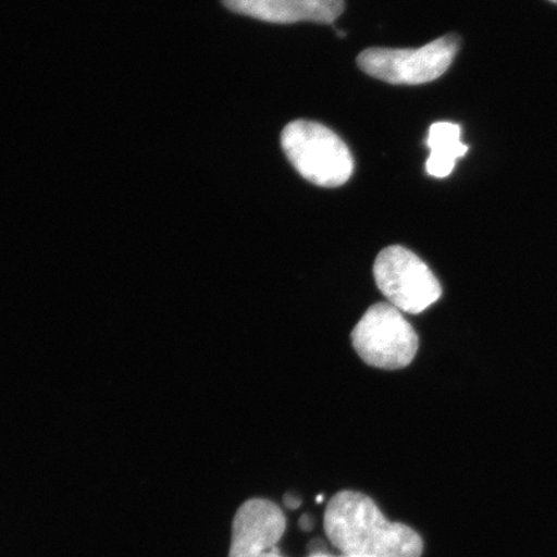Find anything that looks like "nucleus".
Here are the masks:
<instances>
[{"label":"nucleus","mask_w":557,"mask_h":557,"mask_svg":"<svg viewBox=\"0 0 557 557\" xmlns=\"http://www.w3.org/2000/svg\"><path fill=\"white\" fill-rule=\"evenodd\" d=\"M324 531L341 554L357 557H421L423 541L412 528L388 521L372 498L343 491L324 513Z\"/></svg>","instance_id":"f257e3e1"},{"label":"nucleus","mask_w":557,"mask_h":557,"mask_svg":"<svg viewBox=\"0 0 557 557\" xmlns=\"http://www.w3.org/2000/svg\"><path fill=\"white\" fill-rule=\"evenodd\" d=\"M282 148L296 171L313 185L338 187L352 176L350 149L323 124L290 122L282 132Z\"/></svg>","instance_id":"f03ea898"},{"label":"nucleus","mask_w":557,"mask_h":557,"mask_svg":"<svg viewBox=\"0 0 557 557\" xmlns=\"http://www.w3.org/2000/svg\"><path fill=\"white\" fill-rule=\"evenodd\" d=\"M351 339L368 366L388 371L412 363L418 350L413 326L392 304L371 306L355 326Z\"/></svg>","instance_id":"7ed1b4c3"},{"label":"nucleus","mask_w":557,"mask_h":557,"mask_svg":"<svg viewBox=\"0 0 557 557\" xmlns=\"http://www.w3.org/2000/svg\"><path fill=\"white\" fill-rule=\"evenodd\" d=\"M458 50L459 39L450 34L417 50L369 48L358 55V65L366 74L392 85H424L447 73Z\"/></svg>","instance_id":"20e7f679"},{"label":"nucleus","mask_w":557,"mask_h":557,"mask_svg":"<svg viewBox=\"0 0 557 557\" xmlns=\"http://www.w3.org/2000/svg\"><path fill=\"white\" fill-rule=\"evenodd\" d=\"M373 274L381 294L403 312L421 313L443 294L441 283L428 264L400 246L381 250Z\"/></svg>","instance_id":"39448f33"},{"label":"nucleus","mask_w":557,"mask_h":557,"mask_svg":"<svg viewBox=\"0 0 557 557\" xmlns=\"http://www.w3.org/2000/svg\"><path fill=\"white\" fill-rule=\"evenodd\" d=\"M287 528L282 508L269 499L244 503L233 521L228 557H285L277 548Z\"/></svg>","instance_id":"423d86ee"},{"label":"nucleus","mask_w":557,"mask_h":557,"mask_svg":"<svg viewBox=\"0 0 557 557\" xmlns=\"http://www.w3.org/2000/svg\"><path fill=\"white\" fill-rule=\"evenodd\" d=\"M227 10L273 24L302 21L332 24L343 15L344 0H222Z\"/></svg>","instance_id":"0eeeda50"},{"label":"nucleus","mask_w":557,"mask_h":557,"mask_svg":"<svg viewBox=\"0 0 557 557\" xmlns=\"http://www.w3.org/2000/svg\"><path fill=\"white\" fill-rule=\"evenodd\" d=\"M431 154L426 172L436 178L448 177L457 160L463 158L469 146L461 141V127L456 123L437 122L431 125L428 137Z\"/></svg>","instance_id":"6e6552de"},{"label":"nucleus","mask_w":557,"mask_h":557,"mask_svg":"<svg viewBox=\"0 0 557 557\" xmlns=\"http://www.w3.org/2000/svg\"><path fill=\"white\" fill-rule=\"evenodd\" d=\"M284 503L287 505V507L292 508V510H295V508L301 504V500H298L294 496H289V494H287V496L284 498Z\"/></svg>","instance_id":"1a4fd4ad"},{"label":"nucleus","mask_w":557,"mask_h":557,"mask_svg":"<svg viewBox=\"0 0 557 557\" xmlns=\"http://www.w3.org/2000/svg\"><path fill=\"white\" fill-rule=\"evenodd\" d=\"M309 557H337V556H333V555H330V554L318 553V554L310 555Z\"/></svg>","instance_id":"9d476101"},{"label":"nucleus","mask_w":557,"mask_h":557,"mask_svg":"<svg viewBox=\"0 0 557 557\" xmlns=\"http://www.w3.org/2000/svg\"><path fill=\"white\" fill-rule=\"evenodd\" d=\"M337 35H338L339 38H345L346 37V33L341 32V30H337Z\"/></svg>","instance_id":"9b49d317"},{"label":"nucleus","mask_w":557,"mask_h":557,"mask_svg":"<svg viewBox=\"0 0 557 557\" xmlns=\"http://www.w3.org/2000/svg\"><path fill=\"white\" fill-rule=\"evenodd\" d=\"M322 500H323V496H320L317 498V503H322Z\"/></svg>","instance_id":"f8f14e48"},{"label":"nucleus","mask_w":557,"mask_h":557,"mask_svg":"<svg viewBox=\"0 0 557 557\" xmlns=\"http://www.w3.org/2000/svg\"><path fill=\"white\" fill-rule=\"evenodd\" d=\"M337 557H357V556H346V555H341V556H337Z\"/></svg>","instance_id":"ddd939ff"},{"label":"nucleus","mask_w":557,"mask_h":557,"mask_svg":"<svg viewBox=\"0 0 557 557\" xmlns=\"http://www.w3.org/2000/svg\"><path fill=\"white\" fill-rule=\"evenodd\" d=\"M549 2L557 4V0H549Z\"/></svg>","instance_id":"4468645a"}]
</instances>
